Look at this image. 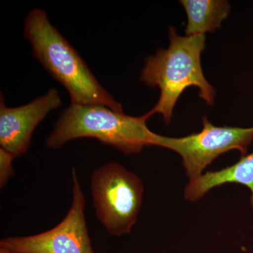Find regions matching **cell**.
Listing matches in <instances>:
<instances>
[{
  "instance_id": "cell-2",
  "label": "cell",
  "mask_w": 253,
  "mask_h": 253,
  "mask_svg": "<svg viewBox=\"0 0 253 253\" xmlns=\"http://www.w3.org/2000/svg\"><path fill=\"white\" fill-rule=\"evenodd\" d=\"M169 34V46L146 58L140 75L146 85L159 88V99L151 111L162 115L167 125L172 121L176 101L187 88L197 87L200 97L208 106L214 104L216 95L201 65L206 36H181L172 26Z\"/></svg>"
},
{
  "instance_id": "cell-8",
  "label": "cell",
  "mask_w": 253,
  "mask_h": 253,
  "mask_svg": "<svg viewBox=\"0 0 253 253\" xmlns=\"http://www.w3.org/2000/svg\"><path fill=\"white\" fill-rule=\"evenodd\" d=\"M234 183L247 186L251 190L253 208V152L244 156L235 164L215 172H208L189 181L184 190V198L197 201L213 188Z\"/></svg>"
},
{
  "instance_id": "cell-6",
  "label": "cell",
  "mask_w": 253,
  "mask_h": 253,
  "mask_svg": "<svg viewBox=\"0 0 253 253\" xmlns=\"http://www.w3.org/2000/svg\"><path fill=\"white\" fill-rule=\"evenodd\" d=\"M72 178V204L59 224L36 235L5 238L0 249L12 253H95L84 215L85 198L74 168Z\"/></svg>"
},
{
  "instance_id": "cell-4",
  "label": "cell",
  "mask_w": 253,
  "mask_h": 253,
  "mask_svg": "<svg viewBox=\"0 0 253 253\" xmlns=\"http://www.w3.org/2000/svg\"><path fill=\"white\" fill-rule=\"evenodd\" d=\"M144 191L140 178L120 163H106L92 172L91 192L95 212L110 235L130 233L137 220Z\"/></svg>"
},
{
  "instance_id": "cell-1",
  "label": "cell",
  "mask_w": 253,
  "mask_h": 253,
  "mask_svg": "<svg viewBox=\"0 0 253 253\" xmlns=\"http://www.w3.org/2000/svg\"><path fill=\"white\" fill-rule=\"evenodd\" d=\"M32 54L67 90L71 104L99 105L124 112L122 104L100 84L77 50L50 22L44 10H31L23 26Z\"/></svg>"
},
{
  "instance_id": "cell-5",
  "label": "cell",
  "mask_w": 253,
  "mask_h": 253,
  "mask_svg": "<svg viewBox=\"0 0 253 253\" xmlns=\"http://www.w3.org/2000/svg\"><path fill=\"white\" fill-rule=\"evenodd\" d=\"M202 121L203 129L200 132L179 138L159 135L156 144L181 156L190 181L202 175L203 171L224 153L237 150L245 156L253 141V126H215L206 116Z\"/></svg>"
},
{
  "instance_id": "cell-3",
  "label": "cell",
  "mask_w": 253,
  "mask_h": 253,
  "mask_svg": "<svg viewBox=\"0 0 253 253\" xmlns=\"http://www.w3.org/2000/svg\"><path fill=\"white\" fill-rule=\"evenodd\" d=\"M154 115L151 110L141 116H131L104 106L71 104L60 115L46 146L57 149L73 139L93 138L123 154H139L145 146L157 144L159 134L146 125Z\"/></svg>"
},
{
  "instance_id": "cell-11",
  "label": "cell",
  "mask_w": 253,
  "mask_h": 253,
  "mask_svg": "<svg viewBox=\"0 0 253 253\" xmlns=\"http://www.w3.org/2000/svg\"><path fill=\"white\" fill-rule=\"evenodd\" d=\"M0 253H12L9 252V251H5V250L0 249Z\"/></svg>"
},
{
  "instance_id": "cell-9",
  "label": "cell",
  "mask_w": 253,
  "mask_h": 253,
  "mask_svg": "<svg viewBox=\"0 0 253 253\" xmlns=\"http://www.w3.org/2000/svg\"><path fill=\"white\" fill-rule=\"evenodd\" d=\"M187 16L186 36H205L221 26L229 16L230 4L224 0H181Z\"/></svg>"
},
{
  "instance_id": "cell-10",
  "label": "cell",
  "mask_w": 253,
  "mask_h": 253,
  "mask_svg": "<svg viewBox=\"0 0 253 253\" xmlns=\"http://www.w3.org/2000/svg\"><path fill=\"white\" fill-rule=\"evenodd\" d=\"M16 158L14 155L11 154L2 148H0V188L3 189L7 184L11 176L15 172L13 168V161Z\"/></svg>"
},
{
  "instance_id": "cell-7",
  "label": "cell",
  "mask_w": 253,
  "mask_h": 253,
  "mask_svg": "<svg viewBox=\"0 0 253 253\" xmlns=\"http://www.w3.org/2000/svg\"><path fill=\"white\" fill-rule=\"evenodd\" d=\"M63 105L59 91L54 87L45 94L18 107H7L0 94V146L14 155L23 156L29 149L33 132L50 112Z\"/></svg>"
}]
</instances>
